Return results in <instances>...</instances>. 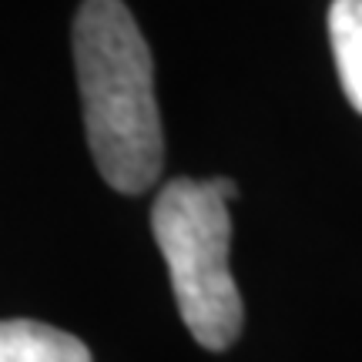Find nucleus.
<instances>
[{
  "instance_id": "f257e3e1",
  "label": "nucleus",
  "mask_w": 362,
  "mask_h": 362,
  "mask_svg": "<svg viewBox=\"0 0 362 362\" xmlns=\"http://www.w3.org/2000/svg\"><path fill=\"white\" fill-rule=\"evenodd\" d=\"M74 67L88 148L101 178L121 194L148 192L165 165V134L151 51L121 0L81 4Z\"/></svg>"
},
{
  "instance_id": "f03ea898",
  "label": "nucleus",
  "mask_w": 362,
  "mask_h": 362,
  "mask_svg": "<svg viewBox=\"0 0 362 362\" xmlns=\"http://www.w3.org/2000/svg\"><path fill=\"white\" fill-rule=\"evenodd\" d=\"M238 194L232 178H175L151 208V228L168 262L175 302L188 332L211 352L228 349L242 332V296L228 269L232 215Z\"/></svg>"
},
{
  "instance_id": "7ed1b4c3",
  "label": "nucleus",
  "mask_w": 362,
  "mask_h": 362,
  "mask_svg": "<svg viewBox=\"0 0 362 362\" xmlns=\"http://www.w3.org/2000/svg\"><path fill=\"white\" fill-rule=\"evenodd\" d=\"M0 362H90V352L78 336L54 325L34 319H4Z\"/></svg>"
},
{
  "instance_id": "20e7f679",
  "label": "nucleus",
  "mask_w": 362,
  "mask_h": 362,
  "mask_svg": "<svg viewBox=\"0 0 362 362\" xmlns=\"http://www.w3.org/2000/svg\"><path fill=\"white\" fill-rule=\"evenodd\" d=\"M332 57L349 104L362 115V0H332L329 7Z\"/></svg>"
}]
</instances>
